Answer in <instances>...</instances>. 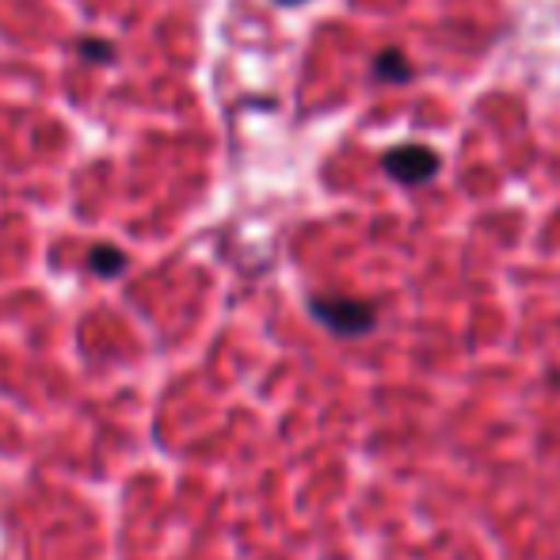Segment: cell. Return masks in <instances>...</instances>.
<instances>
[{"label":"cell","instance_id":"cell-1","mask_svg":"<svg viewBox=\"0 0 560 560\" xmlns=\"http://www.w3.org/2000/svg\"><path fill=\"white\" fill-rule=\"evenodd\" d=\"M310 313L336 336H366L377 320L374 305L359 302V298H310Z\"/></svg>","mask_w":560,"mask_h":560},{"label":"cell","instance_id":"cell-2","mask_svg":"<svg viewBox=\"0 0 560 560\" xmlns=\"http://www.w3.org/2000/svg\"><path fill=\"white\" fill-rule=\"evenodd\" d=\"M385 172L400 184H428L439 172V156L423 145H397L385 153Z\"/></svg>","mask_w":560,"mask_h":560},{"label":"cell","instance_id":"cell-3","mask_svg":"<svg viewBox=\"0 0 560 560\" xmlns=\"http://www.w3.org/2000/svg\"><path fill=\"white\" fill-rule=\"evenodd\" d=\"M89 271L100 275V279H115V275L126 271V252L115 248V244H96L89 252Z\"/></svg>","mask_w":560,"mask_h":560},{"label":"cell","instance_id":"cell-4","mask_svg":"<svg viewBox=\"0 0 560 560\" xmlns=\"http://www.w3.org/2000/svg\"><path fill=\"white\" fill-rule=\"evenodd\" d=\"M374 77H377V81H408V77H412V66L405 61V54L393 50V46H389V50L377 54Z\"/></svg>","mask_w":560,"mask_h":560},{"label":"cell","instance_id":"cell-5","mask_svg":"<svg viewBox=\"0 0 560 560\" xmlns=\"http://www.w3.org/2000/svg\"><path fill=\"white\" fill-rule=\"evenodd\" d=\"M77 54L84 61H96V66H112L115 61V46L107 38H77Z\"/></svg>","mask_w":560,"mask_h":560},{"label":"cell","instance_id":"cell-6","mask_svg":"<svg viewBox=\"0 0 560 560\" xmlns=\"http://www.w3.org/2000/svg\"><path fill=\"white\" fill-rule=\"evenodd\" d=\"M279 4H302V0H279Z\"/></svg>","mask_w":560,"mask_h":560}]
</instances>
